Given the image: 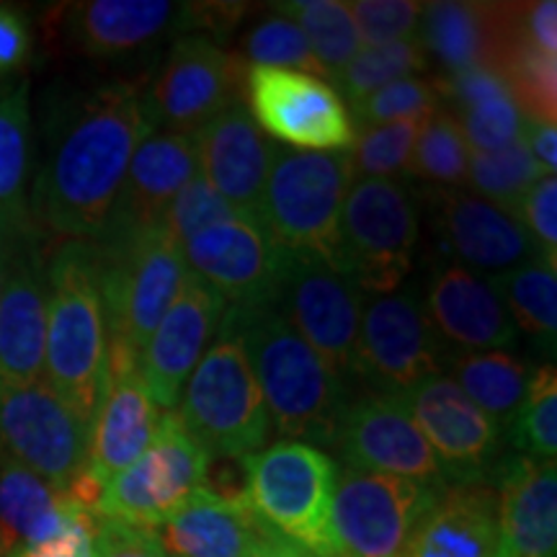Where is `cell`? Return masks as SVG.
<instances>
[{"instance_id":"681fc988","label":"cell","mask_w":557,"mask_h":557,"mask_svg":"<svg viewBox=\"0 0 557 557\" xmlns=\"http://www.w3.org/2000/svg\"><path fill=\"white\" fill-rule=\"evenodd\" d=\"M32 32L24 13L0 5V78L11 75L29 60Z\"/></svg>"},{"instance_id":"816d5d0a","label":"cell","mask_w":557,"mask_h":557,"mask_svg":"<svg viewBox=\"0 0 557 557\" xmlns=\"http://www.w3.org/2000/svg\"><path fill=\"white\" fill-rule=\"evenodd\" d=\"M519 32L540 47L542 52L557 54V3L555 0H537V3H521Z\"/></svg>"},{"instance_id":"5bb4252c","label":"cell","mask_w":557,"mask_h":557,"mask_svg":"<svg viewBox=\"0 0 557 557\" xmlns=\"http://www.w3.org/2000/svg\"><path fill=\"white\" fill-rule=\"evenodd\" d=\"M438 487L421 480L341 470L331 506L338 557H398Z\"/></svg>"},{"instance_id":"60d3db41","label":"cell","mask_w":557,"mask_h":557,"mask_svg":"<svg viewBox=\"0 0 557 557\" xmlns=\"http://www.w3.org/2000/svg\"><path fill=\"white\" fill-rule=\"evenodd\" d=\"M508 438L521 455L555 459L557 455V372L542 364L529 377V387L517 418L508 426Z\"/></svg>"},{"instance_id":"7a4b0ae2","label":"cell","mask_w":557,"mask_h":557,"mask_svg":"<svg viewBox=\"0 0 557 557\" xmlns=\"http://www.w3.org/2000/svg\"><path fill=\"white\" fill-rule=\"evenodd\" d=\"M222 323L243 338L271 426L289 442L331 447L351 403L346 382L271 305L225 308Z\"/></svg>"},{"instance_id":"f6af8a7d","label":"cell","mask_w":557,"mask_h":557,"mask_svg":"<svg viewBox=\"0 0 557 557\" xmlns=\"http://www.w3.org/2000/svg\"><path fill=\"white\" fill-rule=\"evenodd\" d=\"M233 218H243V214L235 212V209L197 173V176L178 191V197L171 201L160 227H163L165 235L181 248L194 233H199V230Z\"/></svg>"},{"instance_id":"9c48e42d","label":"cell","mask_w":557,"mask_h":557,"mask_svg":"<svg viewBox=\"0 0 557 557\" xmlns=\"http://www.w3.org/2000/svg\"><path fill=\"white\" fill-rule=\"evenodd\" d=\"M248 65L205 34H181L145 88L143 109L150 127L176 135H197L207 122L246 96Z\"/></svg>"},{"instance_id":"7402d4cb","label":"cell","mask_w":557,"mask_h":557,"mask_svg":"<svg viewBox=\"0 0 557 557\" xmlns=\"http://www.w3.org/2000/svg\"><path fill=\"white\" fill-rule=\"evenodd\" d=\"M429 205L438 238L459 267L498 276L540 253L517 214L468 189H434Z\"/></svg>"},{"instance_id":"484cf974","label":"cell","mask_w":557,"mask_h":557,"mask_svg":"<svg viewBox=\"0 0 557 557\" xmlns=\"http://www.w3.org/2000/svg\"><path fill=\"white\" fill-rule=\"evenodd\" d=\"M197 173L199 158L191 135L158 129L148 132L129 160L114 212H111L109 225L99 240L158 227L169 212L171 201Z\"/></svg>"},{"instance_id":"30bf717a","label":"cell","mask_w":557,"mask_h":557,"mask_svg":"<svg viewBox=\"0 0 557 557\" xmlns=\"http://www.w3.org/2000/svg\"><path fill=\"white\" fill-rule=\"evenodd\" d=\"M341 380L357 374L364 295L351 278L312 256L284 250L274 305Z\"/></svg>"},{"instance_id":"83f0119b","label":"cell","mask_w":557,"mask_h":557,"mask_svg":"<svg viewBox=\"0 0 557 557\" xmlns=\"http://www.w3.org/2000/svg\"><path fill=\"white\" fill-rule=\"evenodd\" d=\"M148 532L169 557H259L271 529L243 498H222L209 487L194 493Z\"/></svg>"},{"instance_id":"e0dca14e","label":"cell","mask_w":557,"mask_h":557,"mask_svg":"<svg viewBox=\"0 0 557 557\" xmlns=\"http://www.w3.org/2000/svg\"><path fill=\"white\" fill-rule=\"evenodd\" d=\"M331 447L348 470L421 480L431 485L447 483L426 436L393 395L369 393L348 403Z\"/></svg>"},{"instance_id":"9f6ffc18","label":"cell","mask_w":557,"mask_h":557,"mask_svg":"<svg viewBox=\"0 0 557 557\" xmlns=\"http://www.w3.org/2000/svg\"><path fill=\"white\" fill-rule=\"evenodd\" d=\"M305 557H312V555H305Z\"/></svg>"},{"instance_id":"e575fe53","label":"cell","mask_w":557,"mask_h":557,"mask_svg":"<svg viewBox=\"0 0 557 557\" xmlns=\"http://www.w3.org/2000/svg\"><path fill=\"white\" fill-rule=\"evenodd\" d=\"M496 278L500 297L517 331L555 346L557 331V261L537 253Z\"/></svg>"},{"instance_id":"8fae6325","label":"cell","mask_w":557,"mask_h":557,"mask_svg":"<svg viewBox=\"0 0 557 557\" xmlns=\"http://www.w3.org/2000/svg\"><path fill=\"white\" fill-rule=\"evenodd\" d=\"M447 364L442 338L413 287L377 295L361 310L357 377L374 393L398 395L442 374Z\"/></svg>"},{"instance_id":"4316f807","label":"cell","mask_w":557,"mask_h":557,"mask_svg":"<svg viewBox=\"0 0 557 557\" xmlns=\"http://www.w3.org/2000/svg\"><path fill=\"white\" fill-rule=\"evenodd\" d=\"M423 308L438 338L465 351H500L519 338L496 278L455 261L434 271Z\"/></svg>"},{"instance_id":"ac0fdd59","label":"cell","mask_w":557,"mask_h":557,"mask_svg":"<svg viewBox=\"0 0 557 557\" xmlns=\"http://www.w3.org/2000/svg\"><path fill=\"white\" fill-rule=\"evenodd\" d=\"M398 400L426 436L447 483H483L504 434L447 374L418 382Z\"/></svg>"},{"instance_id":"8d00e7d4","label":"cell","mask_w":557,"mask_h":557,"mask_svg":"<svg viewBox=\"0 0 557 557\" xmlns=\"http://www.w3.org/2000/svg\"><path fill=\"white\" fill-rule=\"evenodd\" d=\"M498 73L524 120L557 122V54L542 52L517 26V37L500 60Z\"/></svg>"},{"instance_id":"7dc6e473","label":"cell","mask_w":557,"mask_h":557,"mask_svg":"<svg viewBox=\"0 0 557 557\" xmlns=\"http://www.w3.org/2000/svg\"><path fill=\"white\" fill-rule=\"evenodd\" d=\"M517 218L542 256L557 261V178L542 176L517 209Z\"/></svg>"},{"instance_id":"f907efd6","label":"cell","mask_w":557,"mask_h":557,"mask_svg":"<svg viewBox=\"0 0 557 557\" xmlns=\"http://www.w3.org/2000/svg\"><path fill=\"white\" fill-rule=\"evenodd\" d=\"M96 521H99V513H83L62 537L47 542V545L24 549V553L13 557H96Z\"/></svg>"},{"instance_id":"ffe728a7","label":"cell","mask_w":557,"mask_h":557,"mask_svg":"<svg viewBox=\"0 0 557 557\" xmlns=\"http://www.w3.org/2000/svg\"><path fill=\"white\" fill-rule=\"evenodd\" d=\"M222 315V297L186 269L176 299L139 354V374L163 413L178 408L181 393L205 357L209 341L220 331Z\"/></svg>"},{"instance_id":"f5cc1de1","label":"cell","mask_w":557,"mask_h":557,"mask_svg":"<svg viewBox=\"0 0 557 557\" xmlns=\"http://www.w3.org/2000/svg\"><path fill=\"white\" fill-rule=\"evenodd\" d=\"M521 137H524L527 148H529V152H532V158L537 160L542 173L555 176V169H557V127L555 124L524 120V132H521Z\"/></svg>"},{"instance_id":"f1b7e54d","label":"cell","mask_w":557,"mask_h":557,"mask_svg":"<svg viewBox=\"0 0 557 557\" xmlns=\"http://www.w3.org/2000/svg\"><path fill=\"white\" fill-rule=\"evenodd\" d=\"M398 557H500L496 487L444 483Z\"/></svg>"},{"instance_id":"db71d44e","label":"cell","mask_w":557,"mask_h":557,"mask_svg":"<svg viewBox=\"0 0 557 557\" xmlns=\"http://www.w3.org/2000/svg\"><path fill=\"white\" fill-rule=\"evenodd\" d=\"M305 555H308V553H305V549H299L297 545H292L289 540L278 537L276 532L269 534V540L263 542V547H261V553H259V557H305Z\"/></svg>"},{"instance_id":"f35d334b","label":"cell","mask_w":557,"mask_h":557,"mask_svg":"<svg viewBox=\"0 0 557 557\" xmlns=\"http://www.w3.org/2000/svg\"><path fill=\"white\" fill-rule=\"evenodd\" d=\"M547 173L529 152L524 137L493 152H472L468 169V191L517 214L521 199Z\"/></svg>"},{"instance_id":"f546056e","label":"cell","mask_w":557,"mask_h":557,"mask_svg":"<svg viewBox=\"0 0 557 557\" xmlns=\"http://www.w3.org/2000/svg\"><path fill=\"white\" fill-rule=\"evenodd\" d=\"M500 557L557 555L555 459L517 455L498 470Z\"/></svg>"},{"instance_id":"11a10c76","label":"cell","mask_w":557,"mask_h":557,"mask_svg":"<svg viewBox=\"0 0 557 557\" xmlns=\"http://www.w3.org/2000/svg\"><path fill=\"white\" fill-rule=\"evenodd\" d=\"M9 243H5V246H0V284H3V269H5V256H9Z\"/></svg>"},{"instance_id":"ab89813d","label":"cell","mask_w":557,"mask_h":557,"mask_svg":"<svg viewBox=\"0 0 557 557\" xmlns=\"http://www.w3.org/2000/svg\"><path fill=\"white\" fill-rule=\"evenodd\" d=\"M429 67L426 54L418 37H408L400 41H389L382 47H364L357 58L336 75V94H344L348 109L357 107L374 90L385 88L387 83L408 78V75L421 73ZM344 101V103H346Z\"/></svg>"},{"instance_id":"603a6c76","label":"cell","mask_w":557,"mask_h":557,"mask_svg":"<svg viewBox=\"0 0 557 557\" xmlns=\"http://www.w3.org/2000/svg\"><path fill=\"white\" fill-rule=\"evenodd\" d=\"M199 176L243 218H259L263 189L278 145L253 122L243 101L207 122L197 135Z\"/></svg>"},{"instance_id":"277c9868","label":"cell","mask_w":557,"mask_h":557,"mask_svg":"<svg viewBox=\"0 0 557 557\" xmlns=\"http://www.w3.org/2000/svg\"><path fill=\"white\" fill-rule=\"evenodd\" d=\"M351 184L348 150L276 148L256 222L276 248L312 256L336 269L341 212Z\"/></svg>"},{"instance_id":"ba28073f","label":"cell","mask_w":557,"mask_h":557,"mask_svg":"<svg viewBox=\"0 0 557 557\" xmlns=\"http://www.w3.org/2000/svg\"><path fill=\"white\" fill-rule=\"evenodd\" d=\"M421 220L413 194L398 178H354L341 212L336 271L361 292H398L413 269Z\"/></svg>"},{"instance_id":"6f0895ef","label":"cell","mask_w":557,"mask_h":557,"mask_svg":"<svg viewBox=\"0 0 557 557\" xmlns=\"http://www.w3.org/2000/svg\"><path fill=\"white\" fill-rule=\"evenodd\" d=\"M0 557H3V555H0Z\"/></svg>"},{"instance_id":"8992f818","label":"cell","mask_w":557,"mask_h":557,"mask_svg":"<svg viewBox=\"0 0 557 557\" xmlns=\"http://www.w3.org/2000/svg\"><path fill=\"white\" fill-rule=\"evenodd\" d=\"M243 475L261 524L312 557H338L331 529L338 468L325 451L284 438L243 459Z\"/></svg>"},{"instance_id":"74e56055","label":"cell","mask_w":557,"mask_h":557,"mask_svg":"<svg viewBox=\"0 0 557 557\" xmlns=\"http://www.w3.org/2000/svg\"><path fill=\"white\" fill-rule=\"evenodd\" d=\"M470 158L472 150L455 114L438 107L418 132L408 176L429 181L436 189H462Z\"/></svg>"},{"instance_id":"d4e9b609","label":"cell","mask_w":557,"mask_h":557,"mask_svg":"<svg viewBox=\"0 0 557 557\" xmlns=\"http://www.w3.org/2000/svg\"><path fill=\"white\" fill-rule=\"evenodd\" d=\"M65 32L88 58L120 60L148 50L173 32L199 34V3L88 0L70 5Z\"/></svg>"},{"instance_id":"d6986e66","label":"cell","mask_w":557,"mask_h":557,"mask_svg":"<svg viewBox=\"0 0 557 557\" xmlns=\"http://www.w3.org/2000/svg\"><path fill=\"white\" fill-rule=\"evenodd\" d=\"M191 274L209 284L225 308L274 305L284 250L276 248L259 222L233 218L194 233L181 246Z\"/></svg>"},{"instance_id":"bcb514c9","label":"cell","mask_w":557,"mask_h":557,"mask_svg":"<svg viewBox=\"0 0 557 557\" xmlns=\"http://www.w3.org/2000/svg\"><path fill=\"white\" fill-rule=\"evenodd\" d=\"M423 3L418 0H354L348 3L361 47H382L416 37Z\"/></svg>"},{"instance_id":"836d02e7","label":"cell","mask_w":557,"mask_h":557,"mask_svg":"<svg viewBox=\"0 0 557 557\" xmlns=\"http://www.w3.org/2000/svg\"><path fill=\"white\" fill-rule=\"evenodd\" d=\"M449 364V380L506 434L524 403L532 369L506 351H462Z\"/></svg>"},{"instance_id":"5b68a950","label":"cell","mask_w":557,"mask_h":557,"mask_svg":"<svg viewBox=\"0 0 557 557\" xmlns=\"http://www.w3.org/2000/svg\"><path fill=\"white\" fill-rule=\"evenodd\" d=\"M176 416L212 459H246L267 447V403L243 338L225 323L186 382Z\"/></svg>"},{"instance_id":"7bdbcfd3","label":"cell","mask_w":557,"mask_h":557,"mask_svg":"<svg viewBox=\"0 0 557 557\" xmlns=\"http://www.w3.org/2000/svg\"><path fill=\"white\" fill-rule=\"evenodd\" d=\"M243 60L248 67H276V70H297V73L315 75V78H329L325 70L312 54L308 39L295 21L284 16H271L261 21L259 26L248 32L243 41Z\"/></svg>"},{"instance_id":"52a82bcc","label":"cell","mask_w":557,"mask_h":557,"mask_svg":"<svg viewBox=\"0 0 557 557\" xmlns=\"http://www.w3.org/2000/svg\"><path fill=\"white\" fill-rule=\"evenodd\" d=\"M94 253L99 263L107 338L143 354L184 282V253L160 225L99 240Z\"/></svg>"},{"instance_id":"1f68e13d","label":"cell","mask_w":557,"mask_h":557,"mask_svg":"<svg viewBox=\"0 0 557 557\" xmlns=\"http://www.w3.org/2000/svg\"><path fill=\"white\" fill-rule=\"evenodd\" d=\"M438 101H447L472 152H493L517 143L524 132L521 114L504 75L478 67L455 75H431Z\"/></svg>"},{"instance_id":"ee69618b","label":"cell","mask_w":557,"mask_h":557,"mask_svg":"<svg viewBox=\"0 0 557 557\" xmlns=\"http://www.w3.org/2000/svg\"><path fill=\"white\" fill-rule=\"evenodd\" d=\"M442 107L436 86L431 78L408 75V78L387 83L385 88L374 90L357 107L348 109L354 127H372L387 122H423Z\"/></svg>"},{"instance_id":"3957f363","label":"cell","mask_w":557,"mask_h":557,"mask_svg":"<svg viewBox=\"0 0 557 557\" xmlns=\"http://www.w3.org/2000/svg\"><path fill=\"white\" fill-rule=\"evenodd\" d=\"M107 364V318L90 243L65 240L47 261L45 380L83 423L94 421Z\"/></svg>"},{"instance_id":"c3c4849f","label":"cell","mask_w":557,"mask_h":557,"mask_svg":"<svg viewBox=\"0 0 557 557\" xmlns=\"http://www.w3.org/2000/svg\"><path fill=\"white\" fill-rule=\"evenodd\" d=\"M94 553L96 557H169L148 529L103 517L96 521Z\"/></svg>"},{"instance_id":"d590c367","label":"cell","mask_w":557,"mask_h":557,"mask_svg":"<svg viewBox=\"0 0 557 557\" xmlns=\"http://www.w3.org/2000/svg\"><path fill=\"white\" fill-rule=\"evenodd\" d=\"M276 16H284L302 29L312 54L331 81L364 50L354 26L348 3L341 0H289L274 3Z\"/></svg>"},{"instance_id":"7c38bea8","label":"cell","mask_w":557,"mask_h":557,"mask_svg":"<svg viewBox=\"0 0 557 557\" xmlns=\"http://www.w3.org/2000/svg\"><path fill=\"white\" fill-rule=\"evenodd\" d=\"M212 457L181 426L176 410L160 421L150 449L103 485L99 517L150 529L207 487Z\"/></svg>"},{"instance_id":"4fadbf2b","label":"cell","mask_w":557,"mask_h":557,"mask_svg":"<svg viewBox=\"0 0 557 557\" xmlns=\"http://www.w3.org/2000/svg\"><path fill=\"white\" fill-rule=\"evenodd\" d=\"M248 111L274 143L305 152L348 150L357 135L344 99L329 81L297 70L248 67Z\"/></svg>"},{"instance_id":"cb8c5ba5","label":"cell","mask_w":557,"mask_h":557,"mask_svg":"<svg viewBox=\"0 0 557 557\" xmlns=\"http://www.w3.org/2000/svg\"><path fill=\"white\" fill-rule=\"evenodd\" d=\"M521 3H423L416 37L426 60L438 65V75L465 70L500 67V60L519 26Z\"/></svg>"},{"instance_id":"44dd1931","label":"cell","mask_w":557,"mask_h":557,"mask_svg":"<svg viewBox=\"0 0 557 557\" xmlns=\"http://www.w3.org/2000/svg\"><path fill=\"white\" fill-rule=\"evenodd\" d=\"M47 259L34 233L9 243L0 284V385L45 380Z\"/></svg>"},{"instance_id":"b9f144b4","label":"cell","mask_w":557,"mask_h":557,"mask_svg":"<svg viewBox=\"0 0 557 557\" xmlns=\"http://www.w3.org/2000/svg\"><path fill=\"white\" fill-rule=\"evenodd\" d=\"M426 122V120H423ZM423 122H387L359 127L348 158L354 178H395L406 173Z\"/></svg>"},{"instance_id":"d6a6232c","label":"cell","mask_w":557,"mask_h":557,"mask_svg":"<svg viewBox=\"0 0 557 557\" xmlns=\"http://www.w3.org/2000/svg\"><path fill=\"white\" fill-rule=\"evenodd\" d=\"M32 111L29 83L0 94V225L11 238L32 233L29 212Z\"/></svg>"},{"instance_id":"9a60e30c","label":"cell","mask_w":557,"mask_h":557,"mask_svg":"<svg viewBox=\"0 0 557 557\" xmlns=\"http://www.w3.org/2000/svg\"><path fill=\"white\" fill-rule=\"evenodd\" d=\"M0 449L65 493L88 465V423L47 380L0 385Z\"/></svg>"},{"instance_id":"4dcf8cb0","label":"cell","mask_w":557,"mask_h":557,"mask_svg":"<svg viewBox=\"0 0 557 557\" xmlns=\"http://www.w3.org/2000/svg\"><path fill=\"white\" fill-rule=\"evenodd\" d=\"M83 513L94 511L75 506L65 493L0 449V555L13 557L47 545Z\"/></svg>"},{"instance_id":"2e32d148","label":"cell","mask_w":557,"mask_h":557,"mask_svg":"<svg viewBox=\"0 0 557 557\" xmlns=\"http://www.w3.org/2000/svg\"><path fill=\"white\" fill-rule=\"evenodd\" d=\"M163 416L139 374V354L107 338L99 406L88 429L86 470L107 485L150 449Z\"/></svg>"},{"instance_id":"6da1fadb","label":"cell","mask_w":557,"mask_h":557,"mask_svg":"<svg viewBox=\"0 0 557 557\" xmlns=\"http://www.w3.org/2000/svg\"><path fill=\"white\" fill-rule=\"evenodd\" d=\"M143 81H111L88 90L52 135L29 197L32 225L65 240L96 243L109 225L129 160L152 132Z\"/></svg>"}]
</instances>
